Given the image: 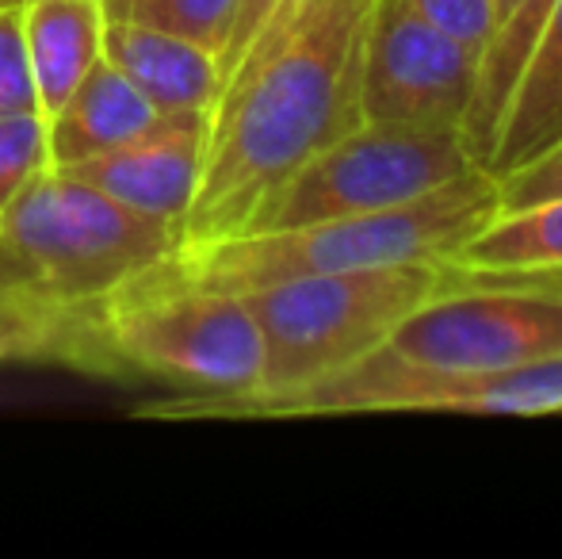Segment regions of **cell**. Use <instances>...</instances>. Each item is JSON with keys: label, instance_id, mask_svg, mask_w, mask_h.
<instances>
[{"label": "cell", "instance_id": "obj_1", "mask_svg": "<svg viewBox=\"0 0 562 559\" xmlns=\"http://www.w3.org/2000/svg\"><path fill=\"white\" fill-rule=\"evenodd\" d=\"M375 0H303L226 77L180 246L245 231L276 185L360 127V54Z\"/></svg>", "mask_w": 562, "mask_h": 559}, {"label": "cell", "instance_id": "obj_2", "mask_svg": "<svg viewBox=\"0 0 562 559\" xmlns=\"http://www.w3.org/2000/svg\"><path fill=\"white\" fill-rule=\"evenodd\" d=\"M386 334L379 349L260 414H363L398 383L479 376L562 353V272H459Z\"/></svg>", "mask_w": 562, "mask_h": 559}, {"label": "cell", "instance_id": "obj_3", "mask_svg": "<svg viewBox=\"0 0 562 559\" xmlns=\"http://www.w3.org/2000/svg\"><path fill=\"white\" fill-rule=\"evenodd\" d=\"M497 211V180L474 165L459 180L375 215L322 219V223L288 226V231H241L229 238L180 246L154 269L115 291V295H149V291H234L326 277V272L383 269L402 261H440L463 238H471ZM112 299V295H108Z\"/></svg>", "mask_w": 562, "mask_h": 559}, {"label": "cell", "instance_id": "obj_4", "mask_svg": "<svg viewBox=\"0 0 562 559\" xmlns=\"http://www.w3.org/2000/svg\"><path fill=\"white\" fill-rule=\"evenodd\" d=\"M58 365L177 383L188 403H234L260 388L265 342L234 291H149L74 314Z\"/></svg>", "mask_w": 562, "mask_h": 559}, {"label": "cell", "instance_id": "obj_5", "mask_svg": "<svg viewBox=\"0 0 562 559\" xmlns=\"http://www.w3.org/2000/svg\"><path fill=\"white\" fill-rule=\"evenodd\" d=\"M180 249V226L142 215L46 165L0 215V261L27 295L81 314Z\"/></svg>", "mask_w": 562, "mask_h": 559}, {"label": "cell", "instance_id": "obj_6", "mask_svg": "<svg viewBox=\"0 0 562 559\" xmlns=\"http://www.w3.org/2000/svg\"><path fill=\"white\" fill-rule=\"evenodd\" d=\"M445 283L440 261H402L383 269L295 277L245 291L265 342V372L249 399L211 406L215 414H260L276 399L322 383L363 360L386 342L406 314L432 299Z\"/></svg>", "mask_w": 562, "mask_h": 559}, {"label": "cell", "instance_id": "obj_7", "mask_svg": "<svg viewBox=\"0 0 562 559\" xmlns=\"http://www.w3.org/2000/svg\"><path fill=\"white\" fill-rule=\"evenodd\" d=\"M471 169L474 161L459 131L360 123L276 185L245 231H288L322 219L375 215L422 200Z\"/></svg>", "mask_w": 562, "mask_h": 559}, {"label": "cell", "instance_id": "obj_8", "mask_svg": "<svg viewBox=\"0 0 562 559\" xmlns=\"http://www.w3.org/2000/svg\"><path fill=\"white\" fill-rule=\"evenodd\" d=\"M479 81V51L406 0H375L360 54V123L459 131Z\"/></svg>", "mask_w": 562, "mask_h": 559}, {"label": "cell", "instance_id": "obj_9", "mask_svg": "<svg viewBox=\"0 0 562 559\" xmlns=\"http://www.w3.org/2000/svg\"><path fill=\"white\" fill-rule=\"evenodd\" d=\"M211 112H169L123 146L69 165L104 195L184 231L207 161ZM184 238V234H180Z\"/></svg>", "mask_w": 562, "mask_h": 559}, {"label": "cell", "instance_id": "obj_10", "mask_svg": "<svg viewBox=\"0 0 562 559\" xmlns=\"http://www.w3.org/2000/svg\"><path fill=\"white\" fill-rule=\"evenodd\" d=\"M104 58L165 115L211 112L223 92V62L215 51L149 23L108 15Z\"/></svg>", "mask_w": 562, "mask_h": 559}, {"label": "cell", "instance_id": "obj_11", "mask_svg": "<svg viewBox=\"0 0 562 559\" xmlns=\"http://www.w3.org/2000/svg\"><path fill=\"white\" fill-rule=\"evenodd\" d=\"M509 414V418H548L562 414V353L528 365L494 368L479 376H451L429 383H398L371 399L363 414Z\"/></svg>", "mask_w": 562, "mask_h": 559}, {"label": "cell", "instance_id": "obj_12", "mask_svg": "<svg viewBox=\"0 0 562 559\" xmlns=\"http://www.w3.org/2000/svg\"><path fill=\"white\" fill-rule=\"evenodd\" d=\"M165 112H157L131 81L100 58L81 85L66 97V104L46 115V146L54 169H69L97 154L123 146L146 127H154Z\"/></svg>", "mask_w": 562, "mask_h": 559}, {"label": "cell", "instance_id": "obj_13", "mask_svg": "<svg viewBox=\"0 0 562 559\" xmlns=\"http://www.w3.org/2000/svg\"><path fill=\"white\" fill-rule=\"evenodd\" d=\"M562 138V0H551V12L543 20L536 46L520 69L517 85L505 104L502 127H497L494 149L482 169L490 177L520 169L536 161L543 149Z\"/></svg>", "mask_w": 562, "mask_h": 559}, {"label": "cell", "instance_id": "obj_14", "mask_svg": "<svg viewBox=\"0 0 562 559\" xmlns=\"http://www.w3.org/2000/svg\"><path fill=\"white\" fill-rule=\"evenodd\" d=\"M104 0H23V43L38 108L50 115L104 58Z\"/></svg>", "mask_w": 562, "mask_h": 559}, {"label": "cell", "instance_id": "obj_15", "mask_svg": "<svg viewBox=\"0 0 562 559\" xmlns=\"http://www.w3.org/2000/svg\"><path fill=\"white\" fill-rule=\"evenodd\" d=\"M440 261L459 272H562V195L494 211Z\"/></svg>", "mask_w": 562, "mask_h": 559}, {"label": "cell", "instance_id": "obj_16", "mask_svg": "<svg viewBox=\"0 0 562 559\" xmlns=\"http://www.w3.org/2000/svg\"><path fill=\"white\" fill-rule=\"evenodd\" d=\"M74 314H58L12 280L0 261V360H61Z\"/></svg>", "mask_w": 562, "mask_h": 559}, {"label": "cell", "instance_id": "obj_17", "mask_svg": "<svg viewBox=\"0 0 562 559\" xmlns=\"http://www.w3.org/2000/svg\"><path fill=\"white\" fill-rule=\"evenodd\" d=\"M241 0H104L112 20H134L207 46L223 62Z\"/></svg>", "mask_w": 562, "mask_h": 559}, {"label": "cell", "instance_id": "obj_18", "mask_svg": "<svg viewBox=\"0 0 562 559\" xmlns=\"http://www.w3.org/2000/svg\"><path fill=\"white\" fill-rule=\"evenodd\" d=\"M46 165H50L46 115H0V215L23 192V185L35 180Z\"/></svg>", "mask_w": 562, "mask_h": 559}, {"label": "cell", "instance_id": "obj_19", "mask_svg": "<svg viewBox=\"0 0 562 559\" xmlns=\"http://www.w3.org/2000/svg\"><path fill=\"white\" fill-rule=\"evenodd\" d=\"M27 112H43V108H38L27 43H23V4H0V115Z\"/></svg>", "mask_w": 562, "mask_h": 559}, {"label": "cell", "instance_id": "obj_20", "mask_svg": "<svg viewBox=\"0 0 562 559\" xmlns=\"http://www.w3.org/2000/svg\"><path fill=\"white\" fill-rule=\"evenodd\" d=\"M551 195H562V138L536 161L497 177V211H517Z\"/></svg>", "mask_w": 562, "mask_h": 559}, {"label": "cell", "instance_id": "obj_21", "mask_svg": "<svg viewBox=\"0 0 562 559\" xmlns=\"http://www.w3.org/2000/svg\"><path fill=\"white\" fill-rule=\"evenodd\" d=\"M299 4H303V0H241L234 31H229L226 54H223V85H226V77L234 74L237 62L245 58V51H249L252 43H260L272 27H280Z\"/></svg>", "mask_w": 562, "mask_h": 559}, {"label": "cell", "instance_id": "obj_22", "mask_svg": "<svg viewBox=\"0 0 562 559\" xmlns=\"http://www.w3.org/2000/svg\"><path fill=\"white\" fill-rule=\"evenodd\" d=\"M406 4L456 35L459 43L479 51L482 58V46L490 38V0H406Z\"/></svg>", "mask_w": 562, "mask_h": 559}, {"label": "cell", "instance_id": "obj_23", "mask_svg": "<svg viewBox=\"0 0 562 559\" xmlns=\"http://www.w3.org/2000/svg\"><path fill=\"white\" fill-rule=\"evenodd\" d=\"M525 4H528V0H490V35H494L502 23H509Z\"/></svg>", "mask_w": 562, "mask_h": 559}, {"label": "cell", "instance_id": "obj_24", "mask_svg": "<svg viewBox=\"0 0 562 559\" xmlns=\"http://www.w3.org/2000/svg\"><path fill=\"white\" fill-rule=\"evenodd\" d=\"M0 4H23V0H0Z\"/></svg>", "mask_w": 562, "mask_h": 559}]
</instances>
